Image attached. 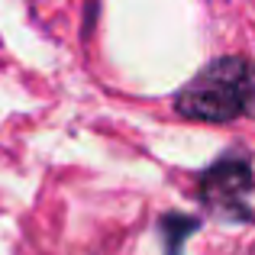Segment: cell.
Masks as SVG:
<instances>
[{
  "instance_id": "6da1fadb",
  "label": "cell",
  "mask_w": 255,
  "mask_h": 255,
  "mask_svg": "<svg viewBox=\"0 0 255 255\" xmlns=\"http://www.w3.org/2000/svg\"><path fill=\"white\" fill-rule=\"evenodd\" d=\"M174 113L191 123H236L255 117V62L246 55L207 62L174 94Z\"/></svg>"
},
{
  "instance_id": "7a4b0ae2",
  "label": "cell",
  "mask_w": 255,
  "mask_h": 255,
  "mask_svg": "<svg viewBox=\"0 0 255 255\" xmlns=\"http://www.w3.org/2000/svg\"><path fill=\"white\" fill-rule=\"evenodd\" d=\"M255 191L252 158L246 152H226L223 158L197 174L200 204L226 223H252L255 213L249 207V194Z\"/></svg>"
},
{
  "instance_id": "3957f363",
  "label": "cell",
  "mask_w": 255,
  "mask_h": 255,
  "mask_svg": "<svg viewBox=\"0 0 255 255\" xmlns=\"http://www.w3.org/2000/svg\"><path fill=\"white\" fill-rule=\"evenodd\" d=\"M200 230L197 217H187V213H165L158 220V236L165 243V255H181L184 243Z\"/></svg>"
},
{
  "instance_id": "277c9868",
  "label": "cell",
  "mask_w": 255,
  "mask_h": 255,
  "mask_svg": "<svg viewBox=\"0 0 255 255\" xmlns=\"http://www.w3.org/2000/svg\"><path fill=\"white\" fill-rule=\"evenodd\" d=\"M94 19H97V0H87V13H84V36H91Z\"/></svg>"
}]
</instances>
